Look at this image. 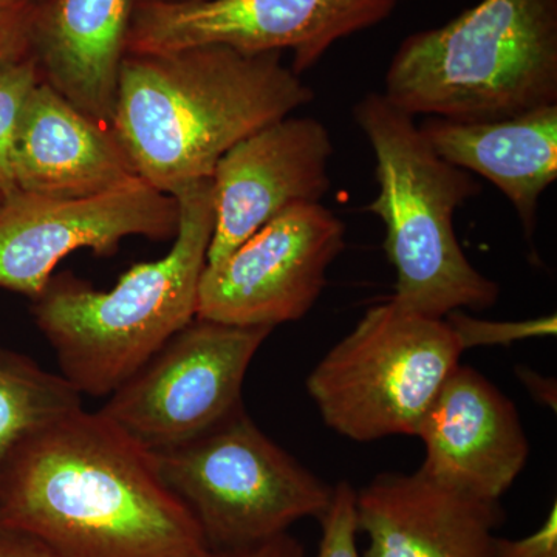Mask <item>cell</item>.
<instances>
[{
	"label": "cell",
	"mask_w": 557,
	"mask_h": 557,
	"mask_svg": "<svg viewBox=\"0 0 557 557\" xmlns=\"http://www.w3.org/2000/svg\"><path fill=\"white\" fill-rule=\"evenodd\" d=\"M332 135L311 116H285L231 148L211 178L215 223L207 265L289 208L321 203L332 186Z\"/></svg>",
	"instance_id": "12"
},
{
	"label": "cell",
	"mask_w": 557,
	"mask_h": 557,
	"mask_svg": "<svg viewBox=\"0 0 557 557\" xmlns=\"http://www.w3.org/2000/svg\"><path fill=\"white\" fill-rule=\"evenodd\" d=\"M139 0H39L32 54L40 76L81 112L110 127L121 64Z\"/></svg>",
	"instance_id": "15"
},
{
	"label": "cell",
	"mask_w": 557,
	"mask_h": 557,
	"mask_svg": "<svg viewBox=\"0 0 557 557\" xmlns=\"http://www.w3.org/2000/svg\"><path fill=\"white\" fill-rule=\"evenodd\" d=\"M496 557H557V504L539 530L522 539H496Z\"/></svg>",
	"instance_id": "23"
},
{
	"label": "cell",
	"mask_w": 557,
	"mask_h": 557,
	"mask_svg": "<svg viewBox=\"0 0 557 557\" xmlns=\"http://www.w3.org/2000/svg\"><path fill=\"white\" fill-rule=\"evenodd\" d=\"M39 0H0V67L32 58V27Z\"/></svg>",
	"instance_id": "22"
},
{
	"label": "cell",
	"mask_w": 557,
	"mask_h": 557,
	"mask_svg": "<svg viewBox=\"0 0 557 557\" xmlns=\"http://www.w3.org/2000/svg\"><path fill=\"white\" fill-rule=\"evenodd\" d=\"M2 196H3V194H2V193H0V197H2Z\"/></svg>",
	"instance_id": "28"
},
{
	"label": "cell",
	"mask_w": 557,
	"mask_h": 557,
	"mask_svg": "<svg viewBox=\"0 0 557 557\" xmlns=\"http://www.w3.org/2000/svg\"><path fill=\"white\" fill-rule=\"evenodd\" d=\"M152 454L211 552L255 547L299 520H321L335 491L263 434L244 406L199 437Z\"/></svg>",
	"instance_id": "7"
},
{
	"label": "cell",
	"mask_w": 557,
	"mask_h": 557,
	"mask_svg": "<svg viewBox=\"0 0 557 557\" xmlns=\"http://www.w3.org/2000/svg\"><path fill=\"white\" fill-rule=\"evenodd\" d=\"M519 380L522 381L523 386L530 391L534 398L539 399L542 405H547L548 408L556 410V383L541 373L528 368H518Z\"/></svg>",
	"instance_id": "26"
},
{
	"label": "cell",
	"mask_w": 557,
	"mask_h": 557,
	"mask_svg": "<svg viewBox=\"0 0 557 557\" xmlns=\"http://www.w3.org/2000/svg\"><path fill=\"white\" fill-rule=\"evenodd\" d=\"M463 347L445 318L394 298L366 311L311 370L306 387L336 434L368 443L416 435Z\"/></svg>",
	"instance_id": "6"
},
{
	"label": "cell",
	"mask_w": 557,
	"mask_h": 557,
	"mask_svg": "<svg viewBox=\"0 0 557 557\" xmlns=\"http://www.w3.org/2000/svg\"><path fill=\"white\" fill-rule=\"evenodd\" d=\"M395 2H397V3H398V2H399V0H395Z\"/></svg>",
	"instance_id": "29"
},
{
	"label": "cell",
	"mask_w": 557,
	"mask_h": 557,
	"mask_svg": "<svg viewBox=\"0 0 557 557\" xmlns=\"http://www.w3.org/2000/svg\"><path fill=\"white\" fill-rule=\"evenodd\" d=\"M364 557H496L500 502L469 497L423 471L386 472L357 491Z\"/></svg>",
	"instance_id": "14"
},
{
	"label": "cell",
	"mask_w": 557,
	"mask_h": 557,
	"mask_svg": "<svg viewBox=\"0 0 557 557\" xmlns=\"http://www.w3.org/2000/svg\"><path fill=\"white\" fill-rule=\"evenodd\" d=\"M344 247L343 220L322 203L296 205L205 267L197 318L271 329L299 321L321 298Z\"/></svg>",
	"instance_id": "11"
},
{
	"label": "cell",
	"mask_w": 557,
	"mask_h": 557,
	"mask_svg": "<svg viewBox=\"0 0 557 557\" xmlns=\"http://www.w3.org/2000/svg\"><path fill=\"white\" fill-rule=\"evenodd\" d=\"M354 119L375 156L379 193L366 211L386 226L384 251L397 271L392 298L431 318L493 307L500 287L469 262L454 228L457 209L482 193L478 180L442 159L416 116L384 94L364 95Z\"/></svg>",
	"instance_id": "4"
},
{
	"label": "cell",
	"mask_w": 557,
	"mask_h": 557,
	"mask_svg": "<svg viewBox=\"0 0 557 557\" xmlns=\"http://www.w3.org/2000/svg\"><path fill=\"white\" fill-rule=\"evenodd\" d=\"M178 228L166 256L137 263L115 287L98 292L64 273L51 276L33 318L81 395L108 398L197 318L201 274L214 233L212 180L175 194Z\"/></svg>",
	"instance_id": "3"
},
{
	"label": "cell",
	"mask_w": 557,
	"mask_h": 557,
	"mask_svg": "<svg viewBox=\"0 0 557 557\" xmlns=\"http://www.w3.org/2000/svg\"><path fill=\"white\" fill-rule=\"evenodd\" d=\"M178 2H189V0H178Z\"/></svg>",
	"instance_id": "27"
},
{
	"label": "cell",
	"mask_w": 557,
	"mask_h": 557,
	"mask_svg": "<svg viewBox=\"0 0 557 557\" xmlns=\"http://www.w3.org/2000/svg\"><path fill=\"white\" fill-rule=\"evenodd\" d=\"M208 557H307L306 548L298 539L289 533L270 539L255 547L234 549V552H211Z\"/></svg>",
	"instance_id": "24"
},
{
	"label": "cell",
	"mask_w": 557,
	"mask_h": 557,
	"mask_svg": "<svg viewBox=\"0 0 557 557\" xmlns=\"http://www.w3.org/2000/svg\"><path fill=\"white\" fill-rule=\"evenodd\" d=\"M177 200L141 177L84 197L14 189L0 197V288L38 298L70 252L108 256L127 237L171 239Z\"/></svg>",
	"instance_id": "10"
},
{
	"label": "cell",
	"mask_w": 557,
	"mask_h": 557,
	"mask_svg": "<svg viewBox=\"0 0 557 557\" xmlns=\"http://www.w3.org/2000/svg\"><path fill=\"white\" fill-rule=\"evenodd\" d=\"M322 537L317 557H361L358 549L357 491L339 482L332 504L322 516Z\"/></svg>",
	"instance_id": "21"
},
{
	"label": "cell",
	"mask_w": 557,
	"mask_h": 557,
	"mask_svg": "<svg viewBox=\"0 0 557 557\" xmlns=\"http://www.w3.org/2000/svg\"><path fill=\"white\" fill-rule=\"evenodd\" d=\"M0 528L58 557H208L152 450L81 408L22 440L0 474Z\"/></svg>",
	"instance_id": "1"
},
{
	"label": "cell",
	"mask_w": 557,
	"mask_h": 557,
	"mask_svg": "<svg viewBox=\"0 0 557 557\" xmlns=\"http://www.w3.org/2000/svg\"><path fill=\"white\" fill-rule=\"evenodd\" d=\"M282 51L208 46L127 53L110 129L135 172L174 197L212 178L231 148L314 100Z\"/></svg>",
	"instance_id": "2"
},
{
	"label": "cell",
	"mask_w": 557,
	"mask_h": 557,
	"mask_svg": "<svg viewBox=\"0 0 557 557\" xmlns=\"http://www.w3.org/2000/svg\"><path fill=\"white\" fill-rule=\"evenodd\" d=\"M42 79L35 58L0 67V193L16 189L14 148L25 104Z\"/></svg>",
	"instance_id": "19"
},
{
	"label": "cell",
	"mask_w": 557,
	"mask_h": 557,
	"mask_svg": "<svg viewBox=\"0 0 557 557\" xmlns=\"http://www.w3.org/2000/svg\"><path fill=\"white\" fill-rule=\"evenodd\" d=\"M273 330L193 319L98 412L152 453L199 437L244 406L245 376Z\"/></svg>",
	"instance_id": "8"
},
{
	"label": "cell",
	"mask_w": 557,
	"mask_h": 557,
	"mask_svg": "<svg viewBox=\"0 0 557 557\" xmlns=\"http://www.w3.org/2000/svg\"><path fill=\"white\" fill-rule=\"evenodd\" d=\"M0 557H58L39 542L16 533V531L0 528Z\"/></svg>",
	"instance_id": "25"
},
{
	"label": "cell",
	"mask_w": 557,
	"mask_h": 557,
	"mask_svg": "<svg viewBox=\"0 0 557 557\" xmlns=\"http://www.w3.org/2000/svg\"><path fill=\"white\" fill-rule=\"evenodd\" d=\"M456 332L463 350L472 347L509 346L518 341L555 336L557 319L542 317L527 321H483L469 317L465 311H453L445 318Z\"/></svg>",
	"instance_id": "20"
},
{
	"label": "cell",
	"mask_w": 557,
	"mask_h": 557,
	"mask_svg": "<svg viewBox=\"0 0 557 557\" xmlns=\"http://www.w3.org/2000/svg\"><path fill=\"white\" fill-rule=\"evenodd\" d=\"M83 408V395L60 372L0 346V474L22 440Z\"/></svg>",
	"instance_id": "18"
},
{
	"label": "cell",
	"mask_w": 557,
	"mask_h": 557,
	"mask_svg": "<svg viewBox=\"0 0 557 557\" xmlns=\"http://www.w3.org/2000/svg\"><path fill=\"white\" fill-rule=\"evenodd\" d=\"M417 437L424 446L420 471L479 500L500 502L530 457L515 403L469 366L450 373Z\"/></svg>",
	"instance_id": "13"
},
{
	"label": "cell",
	"mask_w": 557,
	"mask_h": 557,
	"mask_svg": "<svg viewBox=\"0 0 557 557\" xmlns=\"http://www.w3.org/2000/svg\"><path fill=\"white\" fill-rule=\"evenodd\" d=\"M418 126L442 159L507 197L531 242L539 201L557 178V104L478 123L426 116Z\"/></svg>",
	"instance_id": "17"
},
{
	"label": "cell",
	"mask_w": 557,
	"mask_h": 557,
	"mask_svg": "<svg viewBox=\"0 0 557 557\" xmlns=\"http://www.w3.org/2000/svg\"><path fill=\"white\" fill-rule=\"evenodd\" d=\"M384 97L409 115L494 121L557 104V0H480L395 51Z\"/></svg>",
	"instance_id": "5"
},
{
	"label": "cell",
	"mask_w": 557,
	"mask_h": 557,
	"mask_svg": "<svg viewBox=\"0 0 557 557\" xmlns=\"http://www.w3.org/2000/svg\"><path fill=\"white\" fill-rule=\"evenodd\" d=\"M395 0H139L127 53H170L196 47H228L240 53L293 51L302 75L333 44L375 27Z\"/></svg>",
	"instance_id": "9"
},
{
	"label": "cell",
	"mask_w": 557,
	"mask_h": 557,
	"mask_svg": "<svg viewBox=\"0 0 557 557\" xmlns=\"http://www.w3.org/2000/svg\"><path fill=\"white\" fill-rule=\"evenodd\" d=\"M138 177L112 129L65 100L46 81L32 91L14 148L16 189L84 197Z\"/></svg>",
	"instance_id": "16"
}]
</instances>
